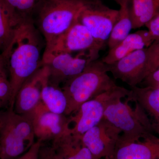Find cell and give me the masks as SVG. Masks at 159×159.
Listing matches in <instances>:
<instances>
[{
    "label": "cell",
    "instance_id": "obj_1",
    "mask_svg": "<svg viewBox=\"0 0 159 159\" xmlns=\"http://www.w3.org/2000/svg\"><path fill=\"white\" fill-rule=\"evenodd\" d=\"M45 42L33 18L26 19L18 26L6 54V68L11 85L9 107L24 82L43 66Z\"/></svg>",
    "mask_w": 159,
    "mask_h": 159
},
{
    "label": "cell",
    "instance_id": "obj_2",
    "mask_svg": "<svg viewBox=\"0 0 159 159\" xmlns=\"http://www.w3.org/2000/svg\"><path fill=\"white\" fill-rule=\"evenodd\" d=\"M130 90L122 87L107 102L103 119L118 129L124 140H142L155 135L152 121L148 114L137 102L133 109L122 98L127 97Z\"/></svg>",
    "mask_w": 159,
    "mask_h": 159
},
{
    "label": "cell",
    "instance_id": "obj_3",
    "mask_svg": "<svg viewBox=\"0 0 159 159\" xmlns=\"http://www.w3.org/2000/svg\"><path fill=\"white\" fill-rule=\"evenodd\" d=\"M101 60L93 61L81 73L61 86L67 102L65 115L70 116L83 103L116 86Z\"/></svg>",
    "mask_w": 159,
    "mask_h": 159
},
{
    "label": "cell",
    "instance_id": "obj_4",
    "mask_svg": "<svg viewBox=\"0 0 159 159\" xmlns=\"http://www.w3.org/2000/svg\"><path fill=\"white\" fill-rule=\"evenodd\" d=\"M30 115L16 113L13 107L0 109V159H15L35 142Z\"/></svg>",
    "mask_w": 159,
    "mask_h": 159
},
{
    "label": "cell",
    "instance_id": "obj_5",
    "mask_svg": "<svg viewBox=\"0 0 159 159\" xmlns=\"http://www.w3.org/2000/svg\"><path fill=\"white\" fill-rule=\"evenodd\" d=\"M85 0H43L36 12L35 25L45 46L64 33L78 20Z\"/></svg>",
    "mask_w": 159,
    "mask_h": 159
},
{
    "label": "cell",
    "instance_id": "obj_6",
    "mask_svg": "<svg viewBox=\"0 0 159 159\" xmlns=\"http://www.w3.org/2000/svg\"><path fill=\"white\" fill-rule=\"evenodd\" d=\"M78 20L92 34L97 54L103 49L119 17V10L111 9L100 0H85Z\"/></svg>",
    "mask_w": 159,
    "mask_h": 159
},
{
    "label": "cell",
    "instance_id": "obj_7",
    "mask_svg": "<svg viewBox=\"0 0 159 159\" xmlns=\"http://www.w3.org/2000/svg\"><path fill=\"white\" fill-rule=\"evenodd\" d=\"M89 51L43 54V64L48 69V82L61 87L81 73L92 62Z\"/></svg>",
    "mask_w": 159,
    "mask_h": 159
},
{
    "label": "cell",
    "instance_id": "obj_8",
    "mask_svg": "<svg viewBox=\"0 0 159 159\" xmlns=\"http://www.w3.org/2000/svg\"><path fill=\"white\" fill-rule=\"evenodd\" d=\"M122 87H115L83 103L68 117V127L70 133L81 137L103 119L107 102L119 92Z\"/></svg>",
    "mask_w": 159,
    "mask_h": 159
},
{
    "label": "cell",
    "instance_id": "obj_9",
    "mask_svg": "<svg viewBox=\"0 0 159 159\" xmlns=\"http://www.w3.org/2000/svg\"><path fill=\"white\" fill-rule=\"evenodd\" d=\"M89 51L92 61L98 59L93 38L88 29L77 20L64 33L49 45L43 54Z\"/></svg>",
    "mask_w": 159,
    "mask_h": 159
},
{
    "label": "cell",
    "instance_id": "obj_10",
    "mask_svg": "<svg viewBox=\"0 0 159 159\" xmlns=\"http://www.w3.org/2000/svg\"><path fill=\"white\" fill-rule=\"evenodd\" d=\"M121 134L118 129L103 119L86 132L81 139L92 154L93 159H100L113 157Z\"/></svg>",
    "mask_w": 159,
    "mask_h": 159
},
{
    "label": "cell",
    "instance_id": "obj_11",
    "mask_svg": "<svg viewBox=\"0 0 159 159\" xmlns=\"http://www.w3.org/2000/svg\"><path fill=\"white\" fill-rule=\"evenodd\" d=\"M29 115L32 119L35 138L42 143L53 141L69 131L68 117L49 111L41 100Z\"/></svg>",
    "mask_w": 159,
    "mask_h": 159
},
{
    "label": "cell",
    "instance_id": "obj_12",
    "mask_svg": "<svg viewBox=\"0 0 159 159\" xmlns=\"http://www.w3.org/2000/svg\"><path fill=\"white\" fill-rule=\"evenodd\" d=\"M48 80V69L43 65L21 86L15 99L14 111L20 115L31 113L41 100L42 92Z\"/></svg>",
    "mask_w": 159,
    "mask_h": 159
},
{
    "label": "cell",
    "instance_id": "obj_13",
    "mask_svg": "<svg viewBox=\"0 0 159 159\" xmlns=\"http://www.w3.org/2000/svg\"><path fill=\"white\" fill-rule=\"evenodd\" d=\"M147 58L148 48L134 51L113 63L105 64L115 79L133 88L145 79Z\"/></svg>",
    "mask_w": 159,
    "mask_h": 159
},
{
    "label": "cell",
    "instance_id": "obj_14",
    "mask_svg": "<svg viewBox=\"0 0 159 159\" xmlns=\"http://www.w3.org/2000/svg\"><path fill=\"white\" fill-rule=\"evenodd\" d=\"M113 159H159V137L124 140L119 139L116 145Z\"/></svg>",
    "mask_w": 159,
    "mask_h": 159
},
{
    "label": "cell",
    "instance_id": "obj_15",
    "mask_svg": "<svg viewBox=\"0 0 159 159\" xmlns=\"http://www.w3.org/2000/svg\"><path fill=\"white\" fill-rule=\"evenodd\" d=\"M155 39L148 30H139L129 34L112 48L110 49L102 61L111 64L137 50L148 48Z\"/></svg>",
    "mask_w": 159,
    "mask_h": 159
},
{
    "label": "cell",
    "instance_id": "obj_16",
    "mask_svg": "<svg viewBox=\"0 0 159 159\" xmlns=\"http://www.w3.org/2000/svg\"><path fill=\"white\" fill-rule=\"evenodd\" d=\"M51 146L62 159H93L81 137L67 131L52 141Z\"/></svg>",
    "mask_w": 159,
    "mask_h": 159
},
{
    "label": "cell",
    "instance_id": "obj_17",
    "mask_svg": "<svg viewBox=\"0 0 159 159\" xmlns=\"http://www.w3.org/2000/svg\"><path fill=\"white\" fill-rule=\"evenodd\" d=\"M127 100L138 102L153 119L154 129L159 137V87L131 88Z\"/></svg>",
    "mask_w": 159,
    "mask_h": 159
},
{
    "label": "cell",
    "instance_id": "obj_18",
    "mask_svg": "<svg viewBox=\"0 0 159 159\" xmlns=\"http://www.w3.org/2000/svg\"><path fill=\"white\" fill-rule=\"evenodd\" d=\"M0 0V51H6L14 38L18 26L24 20Z\"/></svg>",
    "mask_w": 159,
    "mask_h": 159
},
{
    "label": "cell",
    "instance_id": "obj_19",
    "mask_svg": "<svg viewBox=\"0 0 159 159\" xmlns=\"http://www.w3.org/2000/svg\"><path fill=\"white\" fill-rule=\"evenodd\" d=\"M132 0H124L119 4V18L112 30L107 42L109 49L115 47L130 34L132 28L130 15Z\"/></svg>",
    "mask_w": 159,
    "mask_h": 159
},
{
    "label": "cell",
    "instance_id": "obj_20",
    "mask_svg": "<svg viewBox=\"0 0 159 159\" xmlns=\"http://www.w3.org/2000/svg\"><path fill=\"white\" fill-rule=\"evenodd\" d=\"M159 13V0H132L130 15L133 29L145 26Z\"/></svg>",
    "mask_w": 159,
    "mask_h": 159
},
{
    "label": "cell",
    "instance_id": "obj_21",
    "mask_svg": "<svg viewBox=\"0 0 159 159\" xmlns=\"http://www.w3.org/2000/svg\"><path fill=\"white\" fill-rule=\"evenodd\" d=\"M41 101L52 112L65 115L67 102L65 95L60 87L47 83L42 92Z\"/></svg>",
    "mask_w": 159,
    "mask_h": 159
},
{
    "label": "cell",
    "instance_id": "obj_22",
    "mask_svg": "<svg viewBox=\"0 0 159 159\" xmlns=\"http://www.w3.org/2000/svg\"><path fill=\"white\" fill-rule=\"evenodd\" d=\"M42 1L19 0L16 12L23 18H33V14L37 11Z\"/></svg>",
    "mask_w": 159,
    "mask_h": 159
},
{
    "label": "cell",
    "instance_id": "obj_23",
    "mask_svg": "<svg viewBox=\"0 0 159 159\" xmlns=\"http://www.w3.org/2000/svg\"><path fill=\"white\" fill-rule=\"evenodd\" d=\"M159 68V40L154 41L148 48V58L145 72V79Z\"/></svg>",
    "mask_w": 159,
    "mask_h": 159
},
{
    "label": "cell",
    "instance_id": "obj_24",
    "mask_svg": "<svg viewBox=\"0 0 159 159\" xmlns=\"http://www.w3.org/2000/svg\"><path fill=\"white\" fill-rule=\"evenodd\" d=\"M42 142L36 141L25 153L15 159H39L40 148Z\"/></svg>",
    "mask_w": 159,
    "mask_h": 159
},
{
    "label": "cell",
    "instance_id": "obj_25",
    "mask_svg": "<svg viewBox=\"0 0 159 159\" xmlns=\"http://www.w3.org/2000/svg\"><path fill=\"white\" fill-rule=\"evenodd\" d=\"M39 159H62L55 152L51 145L47 146L42 144L40 148Z\"/></svg>",
    "mask_w": 159,
    "mask_h": 159
},
{
    "label": "cell",
    "instance_id": "obj_26",
    "mask_svg": "<svg viewBox=\"0 0 159 159\" xmlns=\"http://www.w3.org/2000/svg\"><path fill=\"white\" fill-rule=\"evenodd\" d=\"M155 41L159 40V13L145 25Z\"/></svg>",
    "mask_w": 159,
    "mask_h": 159
},
{
    "label": "cell",
    "instance_id": "obj_27",
    "mask_svg": "<svg viewBox=\"0 0 159 159\" xmlns=\"http://www.w3.org/2000/svg\"><path fill=\"white\" fill-rule=\"evenodd\" d=\"M143 81L146 86L159 87V68L151 73Z\"/></svg>",
    "mask_w": 159,
    "mask_h": 159
},
{
    "label": "cell",
    "instance_id": "obj_28",
    "mask_svg": "<svg viewBox=\"0 0 159 159\" xmlns=\"http://www.w3.org/2000/svg\"><path fill=\"white\" fill-rule=\"evenodd\" d=\"M7 77H9L6 70V64L0 66V82Z\"/></svg>",
    "mask_w": 159,
    "mask_h": 159
},
{
    "label": "cell",
    "instance_id": "obj_29",
    "mask_svg": "<svg viewBox=\"0 0 159 159\" xmlns=\"http://www.w3.org/2000/svg\"><path fill=\"white\" fill-rule=\"evenodd\" d=\"M3 1L7 6L15 11L19 0H3Z\"/></svg>",
    "mask_w": 159,
    "mask_h": 159
},
{
    "label": "cell",
    "instance_id": "obj_30",
    "mask_svg": "<svg viewBox=\"0 0 159 159\" xmlns=\"http://www.w3.org/2000/svg\"><path fill=\"white\" fill-rule=\"evenodd\" d=\"M6 64V54L4 52L0 53V66Z\"/></svg>",
    "mask_w": 159,
    "mask_h": 159
},
{
    "label": "cell",
    "instance_id": "obj_31",
    "mask_svg": "<svg viewBox=\"0 0 159 159\" xmlns=\"http://www.w3.org/2000/svg\"><path fill=\"white\" fill-rule=\"evenodd\" d=\"M114 1H115L117 4H118L119 5L120 3L122 2V1H124V0H114Z\"/></svg>",
    "mask_w": 159,
    "mask_h": 159
},
{
    "label": "cell",
    "instance_id": "obj_32",
    "mask_svg": "<svg viewBox=\"0 0 159 159\" xmlns=\"http://www.w3.org/2000/svg\"><path fill=\"white\" fill-rule=\"evenodd\" d=\"M104 159H113L112 157H106L104 158Z\"/></svg>",
    "mask_w": 159,
    "mask_h": 159
},
{
    "label": "cell",
    "instance_id": "obj_33",
    "mask_svg": "<svg viewBox=\"0 0 159 159\" xmlns=\"http://www.w3.org/2000/svg\"><path fill=\"white\" fill-rule=\"evenodd\" d=\"M0 109H1V108H0Z\"/></svg>",
    "mask_w": 159,
    "mask_h": 159
}]
</instances>
